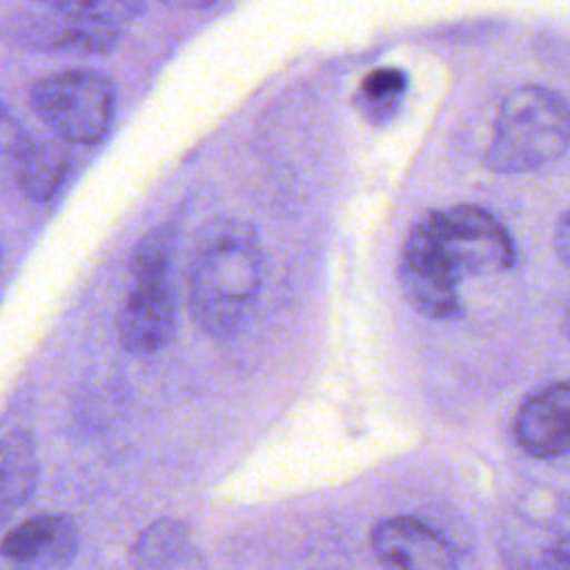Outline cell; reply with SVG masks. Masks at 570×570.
<instances>
[{"mask_svg": "<svg viewBox=\"0 0 570 570\" xmlns=\"http://www.w3.org/2000/svg\"><path fill=\"white\" fill-rule=\"evenodd\" d=\"M263 281V252L252 225L238 218L209 223L187 272L194 321L209 336H229L247 321Z\"/></svg>", "mask_w": 570, "mask_h": 570, "instance_id": "1", "label": "cell"}, {"mask_svg": "<svg viewBox=\"0 0 570 570\" xmlns=\"http://www.w3.org/2000/svg\"><path fill=\"white\" fill-rule=\"evenodd\" d=\"M568 149L570 105L548 87L523 85L501 100L483 163L497 174H525Z\"/></svg>", "mask_w": 570, "mask_h": 570, "instance_id": "2", "label": "cell"}, {"mask_svg": "<svg viewBox=\"0 0 570 570\" xmlns=\"http://www.w3.org/2000/svg\"><path fill=\"white\" fill-rule=\"evenodd\" d=\"M138 7L134 2H45L4 16V31L42 49L109 51Z\"/></svg>", "mask_w": 570, "mask_h": 570, "instance_id": "3", "label": "cell"}, {"mask_svg": "<svg viewBox=\"0 0 570 570\" xmlns=\"http://www.w3.org/2000/svg\"><path fill=\"white\" fill-rule=\"evenodd\" d=\"M29 102L58 140L94 145L111 125L116 89L96 69H65L38 78Z\"/></svg>", "mask_w": 570, "mask_h": 570, "instance_id": "4", "label": "cell"}, {"mask_svg": "<svg viewBox=\"0 0 570 570\" xmlns=\"http://www.w3.org/2000/svg\"><path fill=\"white\" fill-rule=\"evenodd\" d=\"M425 220L459 278L501 274L517 261L512 236L488 209L456 205L432 212Z\"/></svg>", "mask_w": 570, "mask_h": 570, "instance_id": "5", "label": "cell"}, {"mask_svg": "<svg viewBox=\"0 0 570 570\" xmlns=\"http://www.w3.org/2000/svg\"><path fill=\"white\" fill-rule=\"evenodd\" d=\"M399 281L410 305L419 314L430 318H452L461 312V278L436 243L425 218L412 227L403 243Z\"/></svg>", "mask_w": 570, "mask_h": 570, "instance_id": "6", "label": "cell"}, {"mask_svg": "<svg viewBox=\"0 0 570 570\" xmlns=\"http://www.w3.org/2000/svg\"><path fill=\"white\" fill-rule=\"evenodd\" d=\"M370 541L387 570H459L454 548L432 525L407 514L379 521Z\"/></svg>", "mask_w": 570, "mask_h": 570, "instance_id": "7", "label": "cell"}, {"mask_svg": "<svg viewBox=\"0 0 570 570\" xmlns=\"http://www.w3.org/2000/svg\"><path fill=\"white\" fill-rule=\"evenodd\" d=\"M176 332V292L171 278L134 281L118 316V338L131 354L163 350Z\"/></svg>", "mask_w": 570, "mask_h": 570, "instance_id": "8", "label": "cell"}, {"mask_svg": "<svg viewBox=\"0 0 570 570\" xmlns=\"http://www.w3.org/2000/svg\"><path fill=\"white\" fill-rule=\"evenodd\" d=\"M514 439L532 459H557L570 452V379L530 394L514 416Z\"/></svg>", "mask_w": 570, "mask_h": 570, "instance_id": "9", "label": "cell"}, {"mask_svg": "<svg viewBox=\"0 0 570 570\" xmlns=\"http://www.w3.org/2000/svg\"><path fill=\"white\" fill-rule=\"evenodd\" d=\"M78 548V528L65 514H36L2 539V557L13 563H67Z\"/></svg>", "mask_w": 570, "mask_h": 570, "instance_id": "10", "label": "cell"}, {"mask_svg": "<svg viewBox=\"0 0 570 570\" xmlns=\"http://www.w3.org/2000/svg\"><path fill=\"white\" fill-rule=\"evenodd\" d=\"M11 156L22 191L36 200H49L69 169V156L56 138L20 134L13 140Z\"/></svg>", "mask_w": 570, "mask_h": 570, "instance_id": "11", "label": "cell"}, {"mask_svg": "<svg viewBox=\"0 0 570 570\" xmlns=\"http://www.w3.org/2000/svg\"><path fill=\"white\" fill-rule=\"evenodd\" d=\"M136 570H196L198 552L185 523L158 519L149 523L134 546Z\"/></svg>", "mask_w": 570, "mask_h": 570, "instance_id": "12", "label": "cell"}, {"mask_svg": "<svg viewBox=\"0 0 570 570\" xmlns=\"http://www.w3.org/2000/svg\"><path fill=\"white\" fill-rule=\"evenodd\" d=\"M38 485V454L33 439L22 430H11L2 439V472H0V503L2 514L9 517L16 508L27 503Z\"/></svg>", "mask_w": 570, "mask_h": 570, "instance_id": "13", "label": "cell"}, {"mask_svg": "<svg viewBox=\"0 0 570 570\" xmlns=\"http://www.w3.org/2000/svg\"><path fill=\"white\" fill-rule=\"evenodd\" d=\"M405 89H407V73L403 69L376 67L363 76L358 85L356 105L370 120L379 122L392 116Z\"/></svg>", "mask_w": 570, "mask_h": 570, "instance_id": "14", "label": "cell"}, {"mask_svg": "<svg viewBox=\"0 0 570 570\" xmlns=\"http://www.w3.org/2000/svg\"><path fill=\"white\" fill-rule=\"evenodd\" d=\"M174 245H176V238L171 229L158 227L149 232L131 254V261H129L131 278L134 281L169 278Z\"/></svg>", "mask_w": 570, "mask_h": 570, "instance_id": "15", "label": "cell"}, {"mask_svg": "<svg viewBox=\"0 0 570 570\" xmlns=\"http://www.w3.org/2000/svg\"><path fill=\"white\" fill-rule=\"evenodd\" d=\"M552 245H554L557 258L570 272V209L559 216L557 227H554V236H552Z\"/></svg>", "mask_w": 570, "mask_h": 570, "instance_id": "16", "label": "cell"}, {"mask_svg": "<svg viewBox=\"0 0 570 570\" xmlns=\"http://www.w3.org/2000/svg\"><path fill=\"white\" fill-rule=\"evenodd\" d=\"M552 563L557 566V570H570V534L554 543Z\"/></svg>", "mask_w": 570, "mask_h": 570, "instance_id": "17", "label": "cell"}, {"mask_svg": "<svg viewBox=\"0 0 570 570\" xmlns=\"http://www.w3.org/2000/svg\"><path fill=\"white\" fill-rule=\"evenodd\" d=\"M563 332H566V336L570 341V305L566 307V314H563Z\"/></svg>", "mask_w": 570, "mask_h": 570, "instance_id": "18", "label": "cell"}]
</instances>
